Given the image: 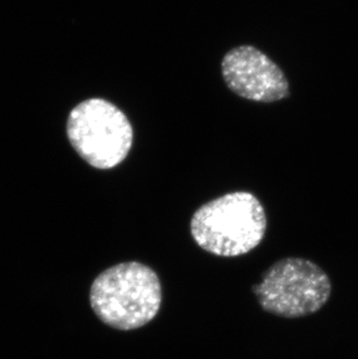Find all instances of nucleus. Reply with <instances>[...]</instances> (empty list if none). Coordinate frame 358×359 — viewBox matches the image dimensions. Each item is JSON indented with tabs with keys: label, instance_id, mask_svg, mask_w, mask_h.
<instances>
[{
	"label": "nucleus",
	"instance_id": "2",
	"mask_svg": "<svg viewBox=\"0 0 358 359\" xmlns=\"http://www.w3.org/2000/svg\"><path fill=\"white\" fill-rule=\"evenodd\" d=\"M193 240L220 257H239L260 245L267 231L263 206L249 192L225 194L205 203L190 224Z\"/></svg>",
	"mask_w": 358,
	"mask_h": 359
},
{
	"label": "nucleus",
	"instance_id": "5",
	"mask_svg": "<svg viewBox=\"0 0 358 359\" xmlns=\"http://www.w3.org/2000/svg\"><path fill=\"white\" fill-rule=\"evenodd\" d=\"M221 70L227 86L242 98L272 102L286 98L290 93L284 72L253 46H241L228 51Z\"/></svg>",
	"mask_w": 358,
	"mask_h": 359
},
{
	"label": "nucleus",
	"instance_id": "4",
	"mask_svg": "<svg viewBox=\"0 0 358 359\" xmlns=\"http://www.w3.org/2000/svg\"><path fill=\"white\" fill-rule=\"evenodd\" d=\"M67 134L76 153L100 170L112 169L124 162L134 136L125 113L100 98L88 99L72 109Z\"/></svg>",
	"mask_w": 358,
	"mask_h": 359
},
{
	"label": "nucleus",
	"instance_id": "1",
	"mask_svg": "<svg viewBox=\"0 0 358 359\" xmlns=\"http://www.w3.org/2000/svg\"><path fill=\"white\" fill-rule=\"evenodd\" d=\"M162 304L159 276L140 262L106 269L92 283L90 305L102 323L117 330H135L155 319Z\"/></svg>",
	"mask_w": 358,
	"mask_h": 359
},
{
	"label": "nucleus",
	"instance_id": "3",
	"mask_svg": "<svg viewBox=\"0 0 358 359\" xmlns=\"http://www.w3.org/2000/svg\"><path fill=\"white\" fill-rule=\"evenodd\" d=\"M265 312L298 319L318 312L331 294V279L314 262L289 257L276 262L253 287Z\"/></svg>",
	"mask_w": 358,
	"mask_h": 359
}]
</instances>
